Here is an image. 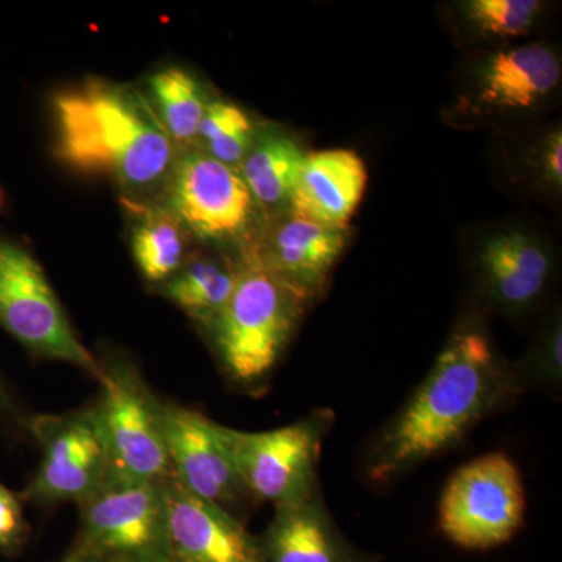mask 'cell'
Listing matches in <instances>:
<instances>
[{"label": "cell", "mask_w": 562, "mask_h": 562, "mask_svg": "<svg viewBox=\"0 0 562 562\" xmlns=\"http://www.w3.org/2000/svg\"><path fill=\"white\" fill-rule=\"evenodd\" d=\"M184 228L171 211H150L136 225L132 251L144 279L165 284L184 265Z\"/></svg>", "instance_id": "44dd1931"}, {"label": "cell", "mask_w": 562, "mask_h": 562, "mask_svg": "<svg viewBox=\"0 0 562 562\" xmlns=\"http://www.w3.org/2000/svg\"><path fill=\"white\" fill-rule=\"evenodd\" d=\"M560 81V57L542 44H527L492 55L480 80V99L495 109L530 110Z\"/></svg>", "instance_id": "e0dca14e"}, {"label": "cell", "mask_w": 562, "mask_h": 562, "mask_svg": "<svg viewBox=\"0 0 562 562\" xmlns=\"http://www.w3.org/2000/svg\"><path fill=\"white\" fill-rule=\"evenodd\" d=\"M562 331L561 325H554L546 339L538 347L530 360L519 368H514L517 379L522 387L528 384H542V386H561L562 376Z\"/></svg>", "instance_id": "cb8c5ba5"}, {"label": "cell", "mask_w": 562, "mask_h": 562, "mask_svg": "<svg viewBox=\"0 0 562 562\" xmlns=\"http://www.w3.org/2000/svg\"><path fill=\"white\" fill-rule=\"evenodd\" d=\"M155 413L177 482L241 520V513L255 502L236 471L221 425L157 395Z\"/></svg>", "instance_id": "30bf717a"}, {"label": "cell", "mask_w": 562, "mask_h": 562, "mask_svg": "<svg viewBox=\"0 0 562 562\" xmlns=\"http://www.w3.org/2000/svg\"><path fill=\"white\" fill-rule=\"evenodd\" d=\"M61 562H99V561L92 560V558L81 557V554H72V557L68 558V560H65Z\"/></svg>", "instance_id": "83f0119b"}, {"label": "cell", "mask_w": 562, "mask_h": 562, "mask_svg": "<svg viewBox=\"0 0 562 562\" xmlns=\"http://www.w3.org/2000/svg\"><path fill=\"white\" fill-rule=\"evenodd\" d=\"M41 446V464L22 498L43 506L90 498L109 479L110 462L94 409L38 414L25 420Z\"/></svg>", "instance_id": "9c48e42d"}, {"label": "cell", "mask_w": 562, "mask_h": 562, "mask_svg": "<svg viewBox=\"0 0 562 562\" xmlns=\"http://www.w3.org/2000/svg\"><path fill=\"white\" fill-rule=\"evenodd\" d=\"M162 492L171 562H266L260 538L232 514L184 490L172 473Z\"/></svg>", "instance_id": "7c38bea8"}, {"label": "cell", "mask_w": 562, "mask_h": 562, "mask_svg": "<svg viewBox=\"0 0 562 562\" xmlns=\"http://www.w3.org/2000/svg\"><path fill=\"white\" fill-rule=\"evenodd\" d=\"M238 280V261L228 258H198L184 262L171 280L162 284V294L181 312L209 330L231 301Z\"/></svg>", "instance_id": "d6986e66"}, {"label": "cell", "mask_w": 562, "mask_h": 562, "mask_svg": "<svg viewBox=\"0 0 562 562\" xmlns=\"http://www.w3.org/2000/svg\"><path fill=\"white\" fill-rule=\"evenodd\" d=\"M3 209H5V192L0 187V214H2Z\"/></svg>", "instance_id": "f1b7e54d"}, {"label": "cell", "mask_w": 562, "mask_h": 562, "mask_svg": "<svg viewBox=\"0 0 562 562\" xmlns=\"http://www.w3.org/2000/svg\"><path fill=\"white\" fill-rule=\"evenodd\" d=\"M79 506L74 554L99 562H171L162 482L106 480Z\"/></svg>", "instance_id": "8992f818"}, {"label": "cell", "mask_w": 562, "mask_h": 562, "mask_svg": "<svg viewBox=\"0 0 562 562\" xmlns=\"http://www.w3.org/2000/svg\"><path fill=\"white\" fill-rule=\"evenodd\" d=\"M308 299L269 268L258 246L244 250L231 301L209 328L228 379L260 386L290 344Z\"/></svg>", "instance_id": "3957f363"}, {"label": "cell", "mask_w": 562, "mask_h": 562, "mask_svg": "<svg viewBox=\"0 0 562 562\" xmlns=\"http://www.w3.org/2000/svg\"><path fill=\"white\" fill-rule=\"evenodd\" d=\"M0 414L16 420L20 417V408H18L16 402H14L13 395H11L2 376H0Z\"/></svg>", "instance_id": "4316f807"}, {"label": "cell", "mask_w": 562, "mask_h": 562, "mask_svg": "<svg viewBox=\"0 0 562 562\" xmlns=\"http://www.w3.org/2000/svg\"><path fill=\"white\" fill-rule=\"evenodd\" d=\"M254 124L241 106L232 102L213 101L206 105L198 143L213 160L238 171L247 151L254 144Z\"/></svg>", "instance_id": "7402d4cb"}, {"label": "cell", "mask_w": 562, "mask_h": 562, "mask_svg": "<svg viewBox=\"0 0 562 562\" xmlns=\"http://www.w3.org/2000/svg\"><path fill=\"white\" fill-rule=\"evenodd\" d=\"M258 206L236 169L192 151L172 173L171 213L202 241L231 243L246 238Z\"/></svg>", "instance_id": "8fae6325"}, {"label": "cell", "mask_w": 562, "mask_h": 562, "mask_svg": "<svg viewBox=\"0 0 562 562\" xmlns=\"http://www.w3.org/2000/svg\"><path fill=\"white\" fill-rule=\"evenodd\" d=\"M305 157L302 147L284 133L255 135L238 172L258 210L279 213L284 206H290Z\"/></svg>", "instance_id": "ac0fdd59"}, {"label": "cell", "mask_w": 562, "mask_h": 562, "mask_svg": "<svg viewBox=\"0 0 562 562\" xmlns=\"http://www.w3.org/2000/svg\"><path fill=\"white\" fill-rule=\"evenodd\" d=\"M54 113L58 155L77 171L146 190L173 169L176 146L150 103L131 87L85 81L55 95Z\"/></svg>", "instance_id": "7a4b0ae2"}, {"label": "cell", "mask_w": 562, "mask_h": 562, "mask_svg": "<svg viewBox=\"0 0 562 562\" xmlns=\"http://www.w3.org/2000/svg\"><path fill=\"white\" fill-rule=\"evenodd\" d=\"M260 541L266 562H371L333 522L321 491L305 501L277 506Z\"/></svg>", "instance_id": "9a60e30c"}, {"label": "cell", "mask_w": 562, "mask_h": 562, "mask_svg": "<svg viewBox=\"0 0 562 562\" xmlns=\"http://www.w3.org/2000/svg\"><path fill=\"white\" fill-rule=\"evenodd\" d=\"M468 20L495 38H517L535 27L542 3L539 0H471L464 5Z\"/></svg>", "instance_id": "603a6c76"}, {"label": "cell", "mask_w": 562, "mask_h": 562, "mask_svg": "<svg viewBox=\"0 0 562 562\" xmlns=\"http://www.w3.org/2000/svg\"><path fill=\"white\" fill-rule=\"evenodd\" d=\"M21 498L0 483V552H14L27 538Z\"/></svg>", "instance_id": "d4e9b609"}, {"label": "cell", "mask_w": 562, "mask_h": 562, "mask_svg": "<svg viewBox=\"0 0 562 562\" xmlns=\"http://www.w3.org/2000/svg\"><path fill=\"white\" fill-rule=\"evenodd\" d=\"M480 269L487 297L502 308L520 312L541 297L549 283L552 261L535 238L509 232L484 243Z\"/></svg>", "instance_id": "2e32d148"}, {"label": "cell", "mask_w": 562, "mask_h": 562, "mask_svg": "<svg viewBox=\"0 0 562 562\" xmlns=\"http://www.w3.org/2000/svg\"><path fill=\"white\" fill-rule=\"evenodd\" d=\"M0 327L33 357L68 362L101 382L102 361L80 341L35 257L0 236Z\"/></svg>", "instance_id": "277c9868"}, {"label": "cell", "mask_w": 562, "mask_h": 562, "mask_svg": "<svg viewBox=\"0 0 562 562\" xmlns=\"http://www.w3.org/2000/svg\"><path fill=\"white\" fill-rule=\"evenodd\" d=\"M346 243V231L290 213L258 249L269 268L310 301L327 283Z\"/></svg>", "instance_id": "5bb4252c"}, {"label": "cell", "mask_w": 562, "mask_h": 562, "mask_svg": "<svg viewBox=\"0 0 562 562\" xmlns=\"http://www.w3.org/2000/svg\"><path fill=\"white\" fill-rule=\"evenodd\" d=\"M331 424V413L316 412L276 430L239 431L221 425V431L250 497L277 508L321 491L317 462Z\"/></svg>", "instance_id": "5b68a950"}, {"label": "cell", "mask_w": 562, "mask_h": 562, "mask_svg": "<svg viewBox=\"0 0 562 562\" xmlns=\"http://www.w3.org/2000/svg\"><path fill=\"white\" fill-rule=\"evenodd\" d=\"M366 187L368 168L357 151H312L303 162L290 213L346 231L364 198Z\"/></svg>", "instance_id": "4fadbf2b"}, {"label": "cell", "mask_w": 562, "mask_h": 562, "mask_svg": "<svg viewBox=\"0 0 562 562\" xmlns=\"http://www.w3.org/2000/svg\"><path fill=\"white\" fill-rule=\"evenodd\" d=\"M543 172L554 187L562 184V133L557 131L547 139L543 150Z\"/></svg>", "instance_id": "484cf974"}, {"label": "cell", "mask_w": 562, "mask_h": 562, "mask_svg": "<svg viewBox=\"0 0 562 562\" xmlns=\"http://www.w3.org/2000/svg\"><path fill=\"white\" fill-rule=\"evenodd\" d=\"M522 391L513 366L502 360L486 333L462 325L409 401L373 439L366 475L379 484L401 479L460 443Z\"/></svg>", "instance_id": "6da1fadb"}, {"label": "cell", "mask_w": 562, "mask_h": 562, "mask_svg": "<svg viewBox=\"0 0 562 562\" xmlns=\"http://www.w3.org/2000/svg\"><path fill=\"white\" fill-rule=\"evenodd\" d=\"M524 517L522 476L503 453L484 454L458 469L439 505L443 535L468 550L508 542L522 527Z\"/></svg>", "instance_id": "52a82bcc"}, {"label": "cell", "mask_w": 562, "mask_h": 562, "mask_svg": "<svg viewBox=\"0 0 562 562\" xmlns=\"http://www.w3.org/2000/svg\"><path fill=\"white\" fill-rule=\"evenodd\" d=\"M102 391L92 405L109 452L106 480L161 483L172 473L155 395L127 361H103Z\"/></svg>", "instance_id": "ba28073f"}, {"label": "cell", "mask_w": 562, "mask_h": 562, "mask_svg": "<svg viewBox=\"0 0 562 562\" xmlns=\"http://www.w3.org/2000/svg\"><path fill=\"white\" fill-rule=\"evenodd\" d=\"M149 87L154 99L151 109L173 146L190 147L198 143L199 128L209 105L201 83L188 70L168 68L154 74Z\"/></svg>", "instance_id": "ffe728a7"}]
</instances>
